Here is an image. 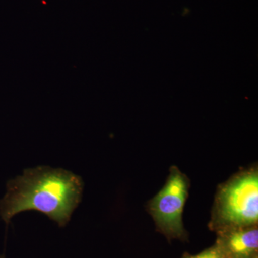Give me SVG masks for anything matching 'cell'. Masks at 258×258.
I'll return each mask as SVG.
<instances>
[{
	"mask_svg": "<svg viewBox=\"0 0 258 258\" xmlns=\"http://www.w3.org/2000/svg\"><path fill=\"white\" fill-rule=\"evenodd\" d=\"M189 258H227L220 247H212L202 253Z\"/></svg>",
	"mask_w": 258,
	"mask_h": 258,
	"instance_id": "cell-5",
	"label": "cell"
},
{
	"mask_svg": "<svg viewBox=\"0 0 258 258\" xmlns=\"http://www.w3.org/2000/svg\"><path fill=\"white\" fill-rule=\"evenodd\" d=\"M187 197V183L179 171L170 177L151 205L153 216L161 228L170 235H180L183 232V208Z\"/></svg>",
	"mask_w": 258,
	"mask_h": 258,
	"instance_id": "cell-3",
	"label": "cell"
},
{
	"mask_svg": "<svg viewBox=\"0 0 258 258\" xmlns=\"http://www.w3.org/2000/svg\"><path fill=\"white\" fill-rule=\"evenodd\" d=\"M220 247L227 258H250L257 250L258 231L253 228L230 232Z\"/></svg>",
	"mask_w": 258,
	"mask_h": 258,
	"instance_id": "cell-4",
	"label": "cell"
},
{
	"mask_svg": "<svg viewBox=\"0 0 258 258\" xmlns=\"http://www.w3.org/2000/svg\"><path fill=\"white\" fill-rule=\"evenodd\" d=\"M7 187L0 202V215L6 225L17 214L36 210L64 227L81 202L83 181L71 171L43 166L25 169L23 175L10 180Z\"/></svg>",
	"mask_w": 258,
	"mask_h": 258,
	"instance_id": "cell-1",
	"label": "cell"
},
{
	"mask_svg": "<svg viewBox=\"0 0 258 258\" xmlns=\"http://www.w3.org/2000/svg\"><path fill=\"white\" fill-rule=\"evenodd\" d=\"M0 258H5V254H1V255H0Z\"/></svg>",
	"mask_w": 258,
	"mask_h": 258,
	"instance_id": "cell-6",
	"label": "cell"
},
{
	"mask_svg": "<svg viewBox=\"0 0 258 258\" xmlns=\"http://www.w3.org/2000/svg\"><path fill=\"white\" fill-rule=\"evenodd\" d=\"M219 212L222 221L235 227H248L258 219V177L248 173L222 190Z\"/></svg>",
	"mask_w": 258,
	"mask_h": 258,
	"instance_id": "cell-2",
	"label": "cell"
}]
</instances>
